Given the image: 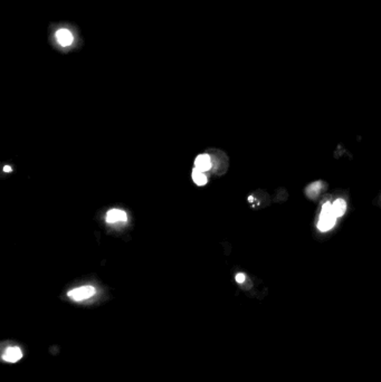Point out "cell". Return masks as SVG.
Segmentation results:
<instances>
[{
  "instance_id": "cell-9",
  "label": "cell",
  "mask_w": 381,
  "mask_h": 382,
  "mask_svg": "<svg viewBox=\"0 0 381 382\" xmlns=\"http://www.w3.org/2000/svg\"><path fill=\"white\" fill-rule=\"evenodd\" d=\"M321 188H322V182H321V181L313 182L311 186L308 187L307 194L310 198H315L316 196H319Z\"/></svg>"
},
{
  "instance_id": "cell-10",
  "label": "cell",
  "mask_w": 381,
  "mask_h": 382,
  "mask_svg": "<svg viewBox=\"0 0 381 382\" xmlns=\"http://www.w3.org/2000/svg\"><path fill=\"white\" fill-rule=\"evenodd\" d=\"M245 274H243V273H239V274H237V275H236V282H237V283H244V281H245Z\"/></svg>"
},
{
  "instance_id": "cell-1",
  "label": "cell",
  "mask_w": 381,
  "mask_h": 382,
  "mask_svg": "<svg viewBox=\"0 0 381 382\" xmlns=\"http://www.w3.org/2000/svg\"><path fill=\"white\" fill-rule=\"evenodd\" d=\"M95 293H96V290H95L93 286L87 285V286H82V287H77L70 290V292L67 293V295L75 302H81L94 296Z\"/></svg>"
},
{
  "instance_id": "cell-5",
  "label": "cell",
  "mask_w": 381,
  "mask_h": 382,
  "mask_svg": "<svg viewBox=\"0 0 381 382\" xmlns=\"http://www.w3.org/2000/svg\"><path fill=\"white\" fill-rule=\"evenodd\" d=\"M126 219H128V215L121 209H111L106 214V221L110 222V224L118 221H126Z\"/></svg>"
},
{
  "instance_id": "cell-8",
  "label": "cell",
  "mask_w": 381,
  "mask_h": 382,
  "mask_svg": "<svg viewBox=\"0 0 381 382\" xmlns=\"http://www.w3.org/2000/svg\"><path fill=\"white\" fill-rule=\"evenodd\" d=\"M192 179L193 182L197 186H205L207 184V177H206V174L196 168L192 170Z\"/></svg>"
},
{
  "instance_id": "cell-6",
  "label": "cell",
  "mask_w": 381,
  "mask_h": 382,
  "mask_svg": "<svg viewBox=\"0 0 381 382\" xmlns=\"http://www.w3.org/2000/svg\"><path fill=\"white\" fill-rule=\"evenodd\" d=\"M194 168L199 171H202V172L210 170V168H212V161H210L208 154H200V156H198L196 160H194Z\"/></svg>"
},
{
  "instance_id": "cell-11",
  "label": "cell",
  "mask_w": 381,
  "mask_h": 382,
  "mask_svg": "<svg viewBox=\"0 0 381 382\" xmlns=\"http://www.w3.org/2000/svg\"><path fill=\"white\" fill-rule=\"evenodd\" d=\"M3 170H5V171H11L10 167H5V169H3Z\"/></svg>"
},
{
  "instance_id": "cell-3",
  "label": "cell",
  "mask_w": 381,
  "mask_h": 382,
  "mask_svg": "<svg viewBox=\"0 0 381 382\" xmlns=\"http://www.w3.org/2000/svg\"><path fill=\"white\" fill-rule=\"evenodd\" d=\"M55 41L61 47H70L74 43V35L67 28H59L55 31Z\"/></svg>"
},
{
  "instance_id": "cell-4",
  "label": "cell",
  "mask_w": 381,
  "mask_h": 382,
  "mask_svg": "<svg viewBox=\"0 0 381 382\" xmlns=\"http://www.w3.org/2000/svg\"><path fill=\"white\" fill-rule=\"evenodd\" d=\"M23 358L22 350L18 347H9L6 349V351L3 352L1 359L9 363H15V362L19 361Z\"/></svg>"
},
{
  "instance_id": "cell-7",
  "label": "cell",
  "mask_w": 381,
  "mask_h": 382,
  "mask_svg": "<svg viewBox=\"0 0 381 382\" xmlns=\"http://www.w3.org/2000/svg\"><path fill=\"white\" fill-rule=\"evenodd\" d=\"M332 210L336 217L342 216V215L345 213V210H347V204H345L343 199H338V200L333 202Z\"/></svg>"
},
{
  "instance_id": "cell-2",
  "label": "cell",
  "mask_w": 381,
  "mask_h": 382,
  "mask_svg": "<svg viewBox=\"0 0 381 382\" xmlns=\"http://www.w3.org/2000/svg\"><path fill=\"white\" fill-rule=\"evenodd\" d=\"M335 222L336 216L333 213V210H331V212H321L320 219L319 222H317V228L321 232H327V230H330L335 225Z\"/></svg>"
}]
</instances>
